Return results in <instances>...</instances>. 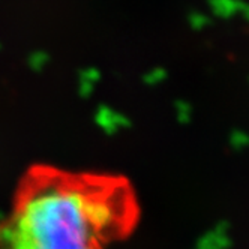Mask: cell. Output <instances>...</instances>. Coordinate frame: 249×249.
<instances>
[{"label":"cell","mask_w":249,"mask_h":249,"mask_svg":"<svg viewBox=\"0 0 249 249\" xmlns=\"http://www.w3.org/2000/svg\"><path fill=\"white\" fill-rule=\"evenodd\" d=\"M128 221L129 200L119 188L45 176L0 227V249H105Z\"/></svg>","instance_id":"1"}]
</instances>
